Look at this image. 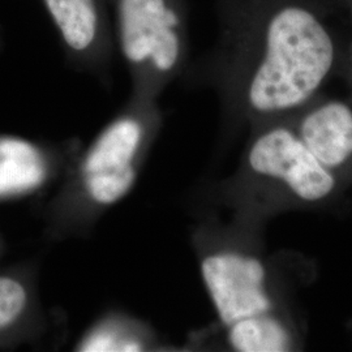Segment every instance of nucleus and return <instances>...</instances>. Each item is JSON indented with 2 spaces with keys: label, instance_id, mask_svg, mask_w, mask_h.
Instances as JSON below:
<instances>
[{
  "label": "nucleus",
  "instance_id": "obj_1",
  "mask_svg": "<svg viewBox=\"0 0 352 352\" xmlns=\"http://www.w3.org/2000/svg\"><path fill=\"white\" fill-rule=\"evenodd\" d=\"M322 0H269L260 29V59L247 98L257 113L309 101L337 58L336 32Z\"/></svg>",
  "mask_w": 352,
  "mask_h": 352
},
{
  "label": "nucleus",
  "instance_id": "obj_2",
  "mask_svg": "<svg viewBox=\"0 0 352 352\" xmlns=\"http://www.w3.org/2000/svg\"><path fill=\"white\" fill-rule=\"evenodd\" d=\"M151 149L145 123L132 115L106 126L68 171L51 210L58 236L87 232L135 187Z\"/></svg>",
  "mask_w": 352,
  "mask_h": 352
},
{
  "label": "nucleus",
  "instance_id": "obj_3",
  "mask_svg": "<svg viewBox=\"0 0 352 352\" xmlns=\"http://www.w3.org/2000/svg\"><path fill=\"white\" fill-rule=\"evenodd\" d=\"M201 274L226 327L270 311L272 302L265 292V269L260 260L236 252L212 253L202 258Z\"/></svg>",
  "mask_w": 352,
  "mask_h": 352
},
{
  "label": "nucleus",
  "instance_id": "obj_4",
  "mask_svg": "<svg viewBox=\"0 0 352 352\" xmlns=\"http://www.w3.org/2000/svg\"><path fill=\"white\" fill-rule=\"evenodd\" d=\"M248 162L256 174L283 180L305 201L327 197L336 186L327 167L286 128L272 129L256 140Z\"/></svg>",
  "mask_w": 352,
  "mask_h": 352
},
{
  "label": "nucleus",
  "instance_id": "obj_5",
  "mask_svg": "<svg viewBox=\"0 0 352 352\" xmlns=\"http://www.w3.org/2000/svg\"><path fill=\"white\" fill-rule=\"evenodd\" d=\"M175 25L177 17L166 8L164 0L120 1L122 47L131 63L151 59L157 71H171L180 52Z\"/></svg>",
  "mask_w": 352,
  "mask_h": 352
},
{
  "label": "nucleus",
  "instance_id": "obj_6",
  "mask_svg": "<svg viewBox=\"0 0 352 352\" xmlns=\"http://www.w3.org/2000/svg\"><path fill=\"white\" fill-rule=\"evenodd\" d=\"M305 145L327 168L338 167L352 154V109L327 102L308 113L300 126Z\"/></svg>",
  "mask_w": 352,
  "mask_h": 352
},
{
  "label": "nucleus",
  "instance_id": "obj_7",
  "mask_svg": "<svg viewBox=\"0 0 352 352\" xmlns=\"http://www.w3.org/2000/svg\"><path fill=\"white\" fill-rule=\"evenodd\" d=\"M157 338L149 327L123 314L98 318L76 343V351H149Z\"/></svg>",
  "mask_w": 352,
  "mask_h": 352
},
{
  "label": "nucleus",
  "instance_id": "obj_8",
  "mask_svg": "<svg viewBox=\"0 0 352 352\" xmlns=\"http://www.w3.org/2000/svg\"><path fill=\"white\" fill-rule=\"evenodd\" d=\"M228 342L240 352H282L289 350L287 331L269 316H252L232 324Z\"/></svg>",
  "mask_w": 352,
  "mask_h": 352
},
{
  "label": "nucleus",
  "instance_id": "obj_9",
  "mask_svg": "<svg viewBox=\"0 0 352 352\" xmlns=\"http://www.w3.org/2000/svg\"><path fill=\"white\" fill-rule=\"evenodd\" d=\"M45 3L65 42L74 50L88 49L97 30L94 0H45Z\"/></svg>",
  "mask_w": 352,
  "mask_h": 352
},
{
  "label": "nucleus",
  "instance_id": "obj_10",
  "mask_svg": "<svg viewBox=\"0 0 352 352\" xmlns=\"http://www.w3.org/2000/svg\"><path fill=\"white\" fill-rule=\"evenodd\" d=\"M0 149L8 155V161L0 164V193L33 186L36 171L28 170L24 164V158L32 157L33 149L19 141H3Z\"/></svg>",
  "mask_w": 352,
  "mask_h": 352
},
{
  "label": "nucleus",
  "instance_id": "obj_11",
  "mask_svg": "<svg viewBox=\"0 0 352 352\" xmlns=\"http://www.w3.org/2000/svg\"><path fill=\"white\" fill-rule=\"evenodd\" d=\"M30 305L25 285L17 278L0 276V333L21 321Z\"/></svg>",
  "mask_w": 352,
  "mask_h": 352
},
{
  "label": "nucleus",
  "instance_id": "obj_12",
  "mask_svg": "<svg viewBox=\"0 0 352 352\" xmlns=\"http://www.w3.org/2000/svg\"><path fill=\"white\" fill-rule=\"evenodd\" d=\"M343 4H344V7H346V10L350 13L352 20V0H343Z\"/></svg>",
  "mask_w": 352,
  "mask_h": 352
}]
</instances>
